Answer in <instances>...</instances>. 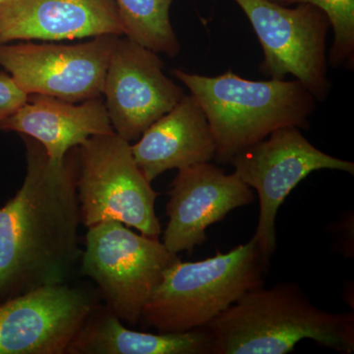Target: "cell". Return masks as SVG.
Instances as JSON below:
<instances>
[{"instance_id":"6da1fadb","label":"cell","mask_w":354,"mask_h":354,"mask_svg":"<svg viewBox=\"0 0 354 354\" xmlns=\"http://www.w3.org/2000/svg\"><path fill=\"white\" fill-rule=\"evenodd\" d=\"M21 138L27 160L24 183L0 208V302L66 283L82 255L78 147L55 162L38 141Z\"/></svg>"},{"instance_id":"7a4b0ae2","label":"cell","mask_w":354,"mask_h":354,"mask_svg":"<svg viewBox=\"0 0 354 354\" xmlns=\"http://www.w3.org/2000/svg\"><path fill=\"white\" fill-rule=\"evenodd\" d=\"M206 327L212 354H286L304 339L354 353L353 312L319 309L295 283L248 291Z\"/></svg>"},{"instance_id":"3957f363","label":"cell","mask_w":354,"mask_h":354,"mask_svg":"<svg viewBox=\"0 0 354 354\" xmlns=\"http://www.w3.org/2000/svg\"><path fill=\"white\" fill-rule=\"evenodd\" d=\"M172 75L199 102L216 144L218 164H230L247 147L279 128L308 129L316 99L300 81H253L232 70L215 77L174 69Z\"/></svg>"},{"instance_id":"277c9868","label":"cell","mask_w":354,"mask_h":354,"mask_svg":"<svg viewBox=\"0 0 354 354\" xmlns=\"http://www.w3.org/2000/svg\"><path fill=\"white\" fill-rule=\"evenodd\" d=\"M270 260L255 239L227 253L178 262L165 272L142 311L143 328L183 333L206 327L248 291L265 285Z\"/></svg>"},{"instance_id":"5b68a950","label":"cell","mask_w":354,"mask_h":354,"mask_svg":"<svg viewBox=\"0 0 354 354\" xmlns=\"http://www.w3.org/2000/svg\"><path fill=\"white\" fill-rule=\"evenodd\" d=\"M77 149V196L83 225L118 221L160 239L162 227L155 209L158 193L135 162L130 142L113 131L95 135Z\"/></svg>"},{"instance_id":"8992f818","label":"cell","mask_w":354,"mask_h":354,"mask_svg":"<svg viewBox=\"0 0 354 354\" xmlns=\"http://www.w3.org/2000/svg\"><path fill=\"white\" fill-rule=\"evenodd\" d=\"M81 271L95 281L106 306L135 326L165 272L180 261L160 239L137 234L118 221L88 227Z\"/></svg>"},{"instance_id":"52a82bcc","label":"cell","mask_w":354,"mask_h":354,"mask_svg":"<svg viewBox=\"0 0 354 354\" xmlns=\"http://www.w3.org/2000/svg\"><path fill=\"white\" fill-rule=\"evenodd\" d=\"M250 21L262 46L259 70L266 77L283 80L292 75L314 95L327 100V15L309 3L290 8L270 0H234Z\"/></svg>"},{"instance_id":"ba28073f","label":"cell","mask_w":354,"mask_h":354,"mask_svg":"<svg viewBox=\"0 0 354 354\" xmlns=\"http://www.w3.org/2000/svg\"><path fill=\"white\" fill-rule=\"evenodd\" d=\"M230 165L247 186L257 191L260 214L253 239L269 260L277 249V215L291 191L314 171L354 174L353 162L319 150L297 127L279 128L237 153Z\"/></svg>"},{"instance_id":"9c48e42d","label":"cell","mask_w":354,"mask_h":354,"mask_svg":"<svg viewBox=\"0 0 354 354\" xmlns=\"http://www.w3.org/2000/svg\"><path fill=\"white\" fill-rule=\"evenodd\" d=\"M120 36L102 35L84 43L0 44V66L27 95L81 102L102 95L109 57Z\"/></svg>"},{"instance_id":"30bf717a","label":"cell","mask_w":354,"mask_h":354,"mask_svg":"<svg viewBox=\"0 0 354 354\" xmlns=\"http://www.w3.org/2000/svg\"><path fill=\"white\" fill-rule=\"evenodd\" d=\"M158 53L121 37L109 57L102 95L111 127L128 142L171 111L185 93L165 75Z\"/></svg>"},{"instance_id":"8fae6325","label":"cell","mask_w":354,"mask_h":354,"mask_svg":"<svg viewBox=\"0 0 354 354\" xmlns=\"http://www.w3.org/2000/svg\"><path fill=\"white\" fill-rule=\"evenodd\" d=\"M95 306L87 290L67 283L0 302V354H66Z\"/></svg>"},{"instance_id":"7c38bea8","label":"cell","mask_w":354,"mask_h":354,"mask_svg":"<svg viewBox=\"0 0 354 354\" xmlns=\"http://www.w3.org/2000/svg\"><path fill=\"white\" fill-rule=\"evenodd\" d=\"M169 195L162 243L174 254L192 253L208 241L207 228L254 201L252 188L211 162L178 169Z\"/></svg>"},{"instance_id":"4fadbf2b","label":"cell","mask_w":354,"mask_h":354,"mask_svg":"<svg viewBox=\"0 0 354 354\" xmlns=\"http://www.w3.org/2000/svg\"><path fill=\"white\" fill-rule=\"evenodd\" d=\"M113 0H3L0 44L124 36Z\"/></svg>"},{"instance_id":"5bb4252c","label":"cell","mask_w":354,"mask_h":354,"mask_svg":"<svg viewBox=\"0 0 354 354\" xmlns=\"http://www.w3.org/2000/svg\"><path fill=\"white\" fill-rule=\"evenodd\" d=\"M131 150L139 169L152 183L171 169L211 162L216 144L204 111L190 94L147 128Z\"/></svg>"},{"instance_id":"9a60e30c","label":"cell","mask_w":354,"mask_h":354,"mask_svg":"<svg viewBox=\"0 0 354 354\" xmlns=\"http://www.w3.org/2000/svg\"><path fill=\"white\" fill-rule=\"evenodd\" d=\"M0 130L31 137L55 162L95 135L113 132L101 97L71 102L43 95H30L15 113L0 121Z\"/></svg>"},{"instance_id":"2e32d148","label":"cell","mask_w":354,"mask_h":354,"mask_svg":"<svg viewBox=\"0 0 354 354\" xmlns=\"http://www.w3.org/2000/svg\"><path fill=\"white\" fill-rule=\"evenodd\" d=\"M207 327L183 333L127 329L104 305L95 306L71 342L66 354H212Z\"/></svg>"},{"instance_id":"e0dca14e","label":"cell","mask_w":354,"mask_h":354,"mask_svg":"<svg viewBox=\"0 0 354 354\" xmlns=\"http://www.w3.org/2000/svg\"><path fill=\"white\" fill-rule=\"evenodd\" d=\"M124 36L157 53L176 57L180 44L171 22L174 0H113Z\"/></svg>"},{"instance_id":"ac0fdd59","label":"cell","mask_w":354,"mask_h":354,"mask_svg":"<svg viewBox=\"0 0 354 354\" xmlns=\"http://www.w3.org/2000/svg\"><path fill=\"white\" fill-rule=\"evenodd\" d=\"M309 3L327 15L334 32L328 62L330 66L354 68V0H285L283 6Z\"/></svg>"},{"instance_id":"d6986e66","label":"cell","mask_w":354,"mask_h":354,"mask_svg":"<svg viewBox=\"0 0 354 354\" xmlns=\"http://www.w3.org/2000/svg\"><path fill=\"white\" fill-rule=\"evenodd\" d=\"M28 97L12 77L6 71H0V121L15 113L27 102Z\"/></svg>"},{"instance_id":"ffe728a7","label":"cell","mask_w":354,"mask_h":354,"mask_svg":"<svg viewBox=\"0 0 354 354\" xmlns=\"http://www.w3.org/2000/svg\"><path fill=\"white\" fill-rule=\"evenodd\" d=\"M270 1L277 2V3H279V4H283V2H285V0H270Z\"/></svg>"},{"instance_id":"44dd1931","label":"cell","mask_w":354,"mask_h":354,"mask_svg":"<svg viewBox=\"0 0 354 354\" xmlns=\"http://www.w3.org/2000/svg\"><path fill=\"white\" fill-rule=\"evenodd\" d=\"M2 2H3V0H0V4H1Z\"/></svg>"}]
</instances>
